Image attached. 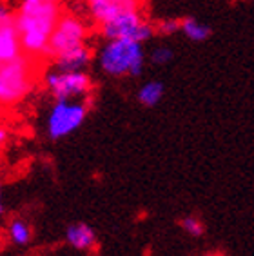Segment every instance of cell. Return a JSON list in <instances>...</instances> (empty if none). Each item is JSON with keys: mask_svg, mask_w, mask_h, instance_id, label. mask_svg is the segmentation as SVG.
Instances as JSON below:
<instances>
[{"mask_svg": "<svg viewBox=\"0 0 254 256\" xmlns=\"http://www.w3.org/2000/svg\"><path fill=\"white\" fill-rule=\"evenodd\" d=\"M91 60H93V51L88 44H82L53 56V66L54 69L62 71H86Z\"/></svg>", "mask_w": 254, "mask_h": 256, "instance_id": "cell-8", "label": "cell"}, {"mask_svg": "<svg viewBox=\"0 0 254 256\" xmlns=\"http://www.w3.org/2000/svg\"><path fill=\"white\" fill-rule=\"evenodd\" d=\"M180 31L189 40H192V42H204V40L209 38L210 34L209 26L202 24L200 20L192 18V16H187V18L180 20Z\"/></svg>", "mask_w": 254, "mask_h": 256, "instance_id": "cell-13", "label": "cell"}, {"mask_svg": "<svg viewBox=\"0 0 254 256\" xmlns=\"http://www.w3.org/2000/svg\"><path fill=\"white\" fill-rule=\"evenodd\" d=\"M98 68L112 78L140 76L146 69L144 44L126 38H109L100 46Z\"/></svg>", "mask_w": 254, "mask_h": 256, "instance_id": "cell-2", "label": "cell"}, {"mask_svg": "<svg viewBox=\"0 0 254 256\" xmlns=\"http://www.w3.org/2000/svg\"><path fill=\"white\" fill-rule=\"evenodd\" d=\"M66 242L76 251H91L96 246V234L91 226L76 222L66 229Z\"/></svg>", "mask_w": 254, "mask_h": 256, "instance_id": "cell-11", "label": "cell"}, {"mask_svg": "<svg viewBox=\"0 0 254 256\" xmlns=\"http://www.w3.org/2000/svg\"><path fill=\"white\" fill-rule=\"evenodd\" d=\"M100 34L104 38H126L134 40V42H147L154 34V26L149 20L144 18L140 8L136 10H126L106 20L104 24L98 26Z\"/></svg>", "mask_w": 254, "mask_h": 256, "instance_id": "cell-5", "label": "cell"}, {"mask_svg": "<svg viewBox=\"0 0 254 256\" xmlns=\"http://www.w3.org/2000/svg\"><path fill=\"white\" fill-rule=\"evenodd\" d=\"M8 140V131L4 128H0V148L4 146V142Z\"/></svg>", "mask_w": 254, "mask_h": 256, "instance_id": "cell-19", "label": "cell"}, {"mask_svg": "<svg viewBox=\"0 0 254 256\" xmlns=\"http://www.w3.org/2000/svg\"><path fill=\"white\" fill-rule=\"evenodd\" d=\"M33 88V73L28 56L20 54L0 64V106H13L24 100Z\"/></svg>", "mask_w": 254, "mask_h": 256, "instance_id": "cell-3", "label": "cell"}, {"mask_svg": "<svg viewBox=\"0 0 254 256\" xmlns=\"http://www.w3.org/2000/svg\"><path fill=\"white\" fill-rule=\"evenodd\" d=\"M0 2H6V0H0Z\"/></svg>", "mask_w": 254, "mask_h": 256, "instance_id": "cell-22", "label": "cell"}, {"mask_svg": "<svg viewBox=\"0 0 254 256\" xmlns=\"http://www.w3.org/2000/svg\"><path fill=\"white\" fill-rule=\"evenodd\" d=\"M44 84L54 100L89 98L93 80L86 71H62L51 69L44 76Z\"/></svg>", "mask_w": 254, "mask_h": 256, "instance_id": "cell-6", "label": "cell"}, {"mask_svg": "<svg viewBox=\"0 0 254 256\" xmlns=\"http://www.w3.org/2000/svg\"><path fill=\"white\" fill-rule=\"evenodd\" d=\"M60 10L56 0H22L15 26L20 48L28 56H38L48 51L49 36L53 33Z\"/></svg>", "mask_w": 254, "mask_h": 256, "instance_id": "cell-1", "label": "cell"}, {"mask_svg": "<svg viewBox=\"0 0 254 256\" xmlns=\"http://www.w3.org/2000/svg\"><path fill=\"white\" fill-rule=\"evenodd\" d=\"M13 16H11V11L10 8L4 4V2H0V26L4 24V22H8V20H11Z\"/></svg>", "mask_w": 254, "mask_h": 256, "instance_id": "cell-18", "label": "cell"}, {"mask_svg": "<svg viewBox=\"0 0 254 256\" xmlns=\"http://www.w3.org/2000/svg\"><path fill=\"white\" fill-rule=\"evenodd\" d=\"M88 4L93 20L100 26L120 11L140 8V0H88Z\"/></svg>", "mask_w": 254, "mask_h": 256, "instance_id": "cell-9", "label": "cell"}, {"mask_svg": "<svg viewBox=\"0 0 254 256\" xmlns=\"http://www.w3.org/2000/svg\"><path fill=\"white\" fill-rule=\"evenodd\" d=\"M172 58H174V53L167 46H156L151 51V62L154 66H167L169 62H172Z\"/></svg>", "mask_w": 254, "mask_h": 256, "instance_id": "cell-15", "label": "cell"}, {"mask_svg": "<svg viewBox=\"0 0 254 256\" xmlns=\"http://www.w3.org/2000/svg\"><path fill=\"white\" fill-rule=\"evenodd\" d=\"M89 113L88 98H71V100H54L49 109L46 131L51 140L69 136L74 133L86 120Z\"/></svg>", "mask_w": 254, "mask_h": 256, "instance_id": "cell-4", "label": "cell"}, {"mask_svg": "<svg viewBox=\"0 0 254 256\" xmlns=\"http://www.w3.org/2000/svg\"><path fill=\"white\" fill-rule=\"evenodd\" d=\"M4 212H6V207H4V202H2V194H0V218L4 216Z\"/></svg>", "mask_w": 254, "mask_h": 256, "instance_id": "cell-20", "label": "cell"}, {"mask_svg": "<svg viewBox=\"0 0 254 256\" xmlns=\"http://www.w3.org/2000/svg\"><path fill=\"white\" fill-rule=\"evenodd\" d=\"M88 40V26L76 15H60L53 28V33L49 36L48 51L46 54L56 56L68 50H73L76 46L86 44Z\"/></svg>", "mask_w": 254, "mask_h": 256, "instance_id": "cell-7", "label": "cell"}, {"mask_svg": "<svg viewBox=\"0 0 254 256\" xmlns=\"http://www.w3.org/2000/svg\"><path fill=\"white\" fill-rule=\"evenodd\" d=\"M8 238L16 247L30 246L33 240V227L30 226V222H26L24 218L15 216L8 224Z\"/></svg>", "mask_w": 254, "mask_h": 256, "instance_id": "cell-12", "label": "cell"}, {"mask_svg": "<svg viewBox=\"0 0 254 256\" xmlns=\"http://www.w3.org/2000/svg\"><path fill=\"white\" fill-rule=\"evenodd\" d=\"M178 31H180V20L178 18H164L154 26V33L162 34V36H171Z\"/></svg>", "mask_w": 254, "mask_h": 256, "instance_id": "cell-17", "label": "cell"}, {"mask_svg": "<svg viewBox=\"0 0 254 256\" xmlns=\"http://www.w3.org/2000/svg\"><path fill=\"white\" fill-rule=\"evenodd\" d=\"M180 227L187 232V234H190V236H202V234H204V224H202L196 216H192V214L182 218Z\"/></svg>", "mask_w": 254, "mask_h": 256, "instance_id": "cell-16", "label": "cell"}, {"mask_svg": "<svg viewBox=\"0 0 254 256\" xmlns=\"http://www.w3.org/2000/svg\"><path fill=\"white\" fill-rule=\"evenodd\" d=\"M164 96V84L158 80H149L138 89V102L146 108H154Z\"/></svg>", "mask_w": 254, "mask_h": 256, "instance_id": "cell-14", "label": "cell"}, {"mask_svg": "<svg viewBox=\"0 0 254 256\" xmlns=\"http://www.w3.org/2000/svg\"><path fill=\"white\" fill-rule=\"evenodd\" d=\"M20 54L24 53H22V48H20V38L15 20L11 18L0 26V64L10 62V60L16 58Z\"/></svg>", "mask_w": 254, "mask_h": 256, "instance_id": "cell-10", "label": "cell"}, {"mask_svg": "<svg viewBox=\"0 0 254 256\" xmlns=\"http://www.w3.org/2000/svg\"><path fill=\"white\" fill-rule=\"evenodd\" d=\"M206 256H220V254H206Z\"/></svg>", "mask_w": 254, "mask_h": 256, "instance_id": "cell-21", "label": "cell"}]
</instances>
